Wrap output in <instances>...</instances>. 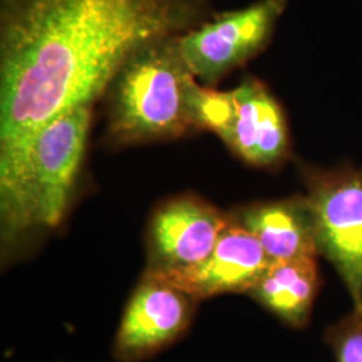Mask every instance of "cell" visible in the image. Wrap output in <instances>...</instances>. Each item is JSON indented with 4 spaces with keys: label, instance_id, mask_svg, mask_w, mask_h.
<instances>
[{
    "label": "cell",
    "instance_id": "7a4b0ae2",
    "mask_svg": "<svg viewBox=\"0 0 362 362\" xmlns=\"http://www.w3.org/2000/svg\"><path fill=\"white\" fill-rule=\"evenodd\" d=\"M93 106L52 118L25 145L0 163L1 264L10 266L23 248L58 230L71 206L90 129Z\"/></svg>",
    "mask_w": 362,
    "mask_h": 362
},
{
    "label": "cell",
    "instance_id": "52a82bcc",
    "mask_svg": "<svg viewBox=\"0 0 362 362\" xmlns=\"http://www.w3.org/2000/svg\"><path fill=\"white\" fill-rule=\"evenodd\" d=\"M200 300L168 281L143 272L117 327V362L148 361L187 336Z\"/></svg>",
    "mask_w": 362,
    "mask_h": 362
},
{
    "label": "cell",
    "instance_id": "7c38bea8",
    "mask_svg": "<svg viewBox=\"0 0 362 362\" xmlns=\"http://www.w3.org/2000/svg\"><path fill=\"white\" fill-rule=\"evenodd\" d=\"M326 342L336 362H362V309H354L330 326Z\"/></svg>",
    "mask_w": 362,
    "mask_h": 362
},
{
    "label": "cell",
    "instance_id": "6da1fadb",
    "mask_svg": "<svg viewBox=\"0 0 362 362\" xmlns=\"http://www.w3.org/2000/svg\"><path fill=\"white\" fill-rule=\"evenodd\" d=\"M214 0H0V163L93 106L133 54L215 13Z\"/></svg>",
    "mask_w": 362,
    "mask_h": 362
},
{
    "label": "cell",
    "instance_id": "ba28073f",
    "mask_svg": "<svg viewBox=\"0 0 362 362\" xmlns=\"http://www.w3.org/2000/svg\"><path fill=\"white\" fill-rule=\"evenodd\" d=\"M228 214L194 194H181L156 208L146 230L144 272L168 274L202 263L219 240Z\"/></svg>",
    "mask_w": 362,
    "mask_h": 362
},
{
    "label": "cell",
    "instance_id": "5b68a950",
    "mask_svg": "<svg viewBox=\"0 0 362 362\" xmlns=\"http://www.w3.org/2000/svg\"><path fill=\"white\" fill-rule=\"evenodd\" d=\"M286 7L287 0H257L239 10L215 13L179 34L181 57L196 81L214 88L220 78L263 50Z\"/></svg>",
    "mask_w": 362,
    "mask_h": 362
},
{
    "label": "cell",
    "instance_id": "30bf717a",
    "mask_svg": "<svg viewBox=\"0 0 362 362\" xmlns=\"http://www.w3.org/2000/svg\"><path fill=\"white\" fill-rule=\"evenodd\" d=\"M231 215L258 239L272 263L320 257L305 197L251 204Z\"/></svg>",
    "mask_w": 362,
    "mask_h": 362
},
{
    "label": "cell",
    "instance_id": "3957f363",
    "mask_svg": "<svg viewBox=\"0 0 362 362\" xmlns=\"http://www.w3.org/2000/svg\"><path fill=\"white\" fill-rule=\"evenodd\" d=\"M177 35L133 54L110 82L105 94L106 134L112 143L169 140L196 130L194 97L199 82L181 57Z\"/></svg>",
    "mask_w": 362,
    "mask_h": 362
},
{
    "label": "cell",
    "instance_id": "8992f818",
    "mask_svg": "<svg viewBox=\"0 0 362 362\" xmlns=\"http://www.w3.org/2000/svg\"><path fill=\"white\" fill-rule=\"evenodd\" d=\"M305 196L318 252L327 259L362 309V169L313 175Z\"/></svg>",
    "mask_w": 362,
    "mask_h": 362
},
{
    "label": "cell",
    "instance_id": "9c48e42d",
    "mask_svg": "<svg viewBox=\"0 0 362 362\" xmlns=\"http://www.w3.org/2000/svg\"><path fill=\"white\" fill-rule=\"evenodd\" d=\"M272 264L258 239L228 214L212 252L194 267L153 274L200 302L224 294H246ZM151 274V272H148Z\"/></svg>",
    "mask_w": 362,
    "mask_h": 362
},
{
    "label": "cell",
    "instance_id": "8fae6325",
    "mask_svg": "<svg viewBox=\"0 0 362 362\" xmlns=\"http://www.w3.org/2000/svg\"><path fill=\"white\" fill-rule=\"evenodd\" d=\"M321 288L317 258L272 262L247 293L263 309L293 329H305Z\"/></svg>",
    "mask_w": 362,
    "mask_h": 362
},
{
    "label": "cell",
    "instance_id": "277c9868",
    "mask_svg": "<svg viewBox=\"0 0 362 362\" xmlns=\"http://www.w3.org/2000/svg\"><path fill=\"white\" fill-rule=\"evenodd\" d=\"M196 129L218 134L248 164L272 167L288 152V132L282 107L258 79L248 78L233 90L199 85L194 91Z\"/></svg>",
    "mask_w": 362,
    "mask_h": 362
}]
</instances>
